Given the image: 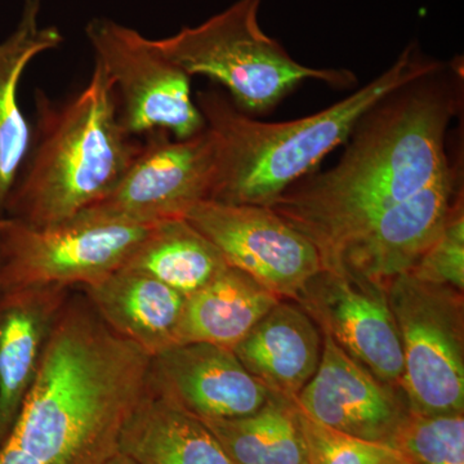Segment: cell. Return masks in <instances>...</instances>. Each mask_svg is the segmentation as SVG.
Wrapping results in <instances>:
<instances>
[{
  "label": "cell",
  "mask_w": 464,
  "mask_h": 464,
  "mask_svg": "<svg viewBox=\"0 0 464 464\" xmlns=\"http://www.w3.org/2000/svg\"><path fill=\"white\" fill-rule=\"evenodd\" d=\"M201 422L235 464H304L307 460L295 401L276 393L255 414Z\"/></svg>",
  "instance_id": "7402d4cb"
},
{
  "label": "cell",
  "mask_w": 464,
  "mask_h": 464,
  "mask_svg": "<svg viewBox=\"0 0 464 464\" xmlns=\"http://www.w3.org/2000/svg\"><path fill=\"white\" fill-rule=\"evenodd\" d=\"M293 401L328 429L391 447L411 414L404 391L378 380L326 334L316 373Z\"/></svg>",
  "instance_id": "4fadbf2b"
},
{
  "label": "cell",
  "mask_w": 464,
  "mask_h": 464,
  "mask_svg": "<svg viewBox=\"0 0 464 464\" xmlns=\"http://www.w3.org/2000/svg\"><path fill=\"white\" fill-rule=\"evenodd\" d=\"M94 61L108 74L119 119L130 136L164 130L188 139L206 128L191 93V76L145 38L110 18H93L85 27Z\"/></svg>",
  "instance_id": "ba28073f"
},
{
  "label": "cell",
  "mask_w": 464,
  "mask_h": 464,
  "mask_svg": "<svg viewBox=\"0 0 464 464\" xmlns=\"http://www.w3.org/2000/svg\"><path fill=\"white\" fill-rule=\"evenodd\" d=\"M295 411L310 464H396L404 460L398 449L389 444L344 435L311 420L297 406Z\"/></svg>",
  "instance_id": "cb8c5ba5"
},
{
  "label": "cell",
  "mask_w": 464,
  "mask_h": 464,
  "mask_svg": "<svg viewBox=\"0 0 464 464\" xmlns=\"http://www.w3.org/2000/svg\"><path fill=\"white\" fill-rule=\"evenodd\" d=\"M441 65L442 61L424 56L411 43L389 69L346 99L282 123L256 121L215 88L198 92L195 102L218 150L210 200L270 206L293 183L313 172L329 152L347 142L357 121L378 101Z\"/></svg>",
  "instance_id": "3957f363"
},
{
  "label": "cell",
  "mask_w": 464,
  "mask_h": 464,
  "mask_svg": "<svg viewBox=\"0 0 464 464\" xmlns=\"http://www.w3.org/2000/svg\"><path fill=\"white\" fill-rule=\"evenodd\" d=\"M43 3L24 0L16 29L0 42V217L32 140V127L18 102L21 76L34 58L63 43L56 26H41Z\"/></svg>",
  "instance_id": "d6986e66"
},
{
  "label": "cell",
  "mask_w": 464,
  "mask_h": 464,
  "mask_svg": "<svg viewBox=\"0 0 464 464\" xmlns=\"http://www.w3.org/2000/svg\"><path fill=\"white\" fill-rule=\"evenodd\" d=\"M103 464H136L132 459H130L127 456L121 453H116L114 457L110 458L108 462Z\"/></svg>",
  "instance_id": "484cf974"
},
{
  "label": "cell",
  "mask_w": 464,
  "mask_h": 464,
  "mask_svg": "<svg viewBox=\"0 0 464 464\" xmlns=\"http://www.w3.org/2000/svg\"><path fill=\"white\" fill-rule=\"evenodd\" d=\"M396 464H411V462H408V460H400L399 463Z\"/></svg>",
  "instance_id": "4316f807"
},
{
  "label": "cell",
  "mask_w": 464,
  "mask_h": 464,
  "mask_svg": "<svg viewBox=\"0 0 464 464\" xmlns=\"http://www.w3.org/2000/svg\"><path fill=\"white\" fill-rule=\"evenodd\" d=\"M462 108V61L442 63L378 101L334 167L293 183L268 207L315 246L324 267L382 213L447 172L449 127Z\"/></svg>",
  "instance_id": "6da1fadb"
},
{
  "label": "cell",
  "mask_w": 464,
  "mask_h": 464,
  "mask_svg": "<svg viewBox=\"0 0 464 464\" xmlns=\"http://www.w3.org/2000/svg\"><path fill=\"white\" fill-rule=\"evenodd\" d=\"M217 167L216 137L207 127L188 139L164 130L146 134L121 181L82 213L140 226L185 218L192 207L212 198Z\"/></svg>",
  "instance_id": "9c48e42d"
},
{
  "label": "cell",
  "mask_w": 464,
  "mask_h": 464,
  "mask_svg": "<svg viewBox=\"0 0 464 464\" xmlns=\"http://www.w3.org/2000/svg\"><path fill=\"white\" fill-rule=\"evenodd\" d=\"M401 346L411 413L463 414V292L399 275L386 286Z\"/></svg>",
  "instance_id": "8992f818"
},
{
  "label": "cell",
  "mask_w": 464,
  "mask_h": 464,
  "mask_svg": "<svg viewBox=\"0 0 464 464\" xmlns=\"http://www.w3.org/2000/svg\"><path fill=\"white\" fill-rule=\"evenodd\" d=\"M125 266L151 275L188 298L230 265L188 219L173 218L152 225Z\"/></svg>",
  "instance_id": "44dd1931"
},
{
  "label": "cell",
  "mask_w": 464,
  "mask_h": 464,
  "mask_svg": "<svg viewBox=\"0 0 464 464\" xmlns=\"http://www.w3.org/2000/svg\"><path fill=\"white\" fill-rule=\"evenodd\" d=\"M262 0H237L195 27L157 42L160 51L190 76L204 75L224 85L237 109L265 114L302 82L315 79L333 87H351L348 70L314 69L290 57L258 23Z\"/></svg>",
  "instance_id": "5b68a950"
},
{
  "label": "cell",
  "mask_w": 464,
  "mask_h": 464,
  "mask_svg": "<svg viewBox=\"0 0 464 464\" xmlns=\"http://www.w3.org/2000/svg\"><path fill=\"white\" fill-rule=\"evenodd\" d=\"M119 453L136 464H235L206 423L149 383L121 430Z\"/></svg>",
  "instance_id": "ac0fdd59"
},
{
  "label": "cell",
  "mask_w": 464,
  "mask_h": 464,
  "mask_svg": "<svg viewBox=\"0 0 464 464\" xmlns=\"http://www.w3.org/2000/svg\"><path fill=\"white\" fill-rule=\"evenodd\" d=\"M282 298L239 268L228 266L186 298L177 344L234 347Z\"/></svg>",
  "instance_id": "ffe728a7"
},
{
  "label": "cell",
  "mask_w": 464,
  "mask_h": 464,
  "mask_svg": "<svg viewBox=\"0 0 464 464\" xmlns=\"http://www.w3.org/2000/svg\"><path fill=\"white\" fill-rule=\"evenodd\" d=\"M462 172L451 164L431 185L390 208L351 237L323 268L387 286L409 273L447 224L463 198Z\"/></svg>",
  "instance_id": "7c38bea8"
},
{
  "label": "cell",
  "mask_w": 464,
  "mask_h": 464,
  "mask_svg": "<svg viewBox=\"0 0 464 464\" xmlns=\"http://www.w3.org/2000/svg\"><path fill=\"white\" fill-rule=\"evenodd\" d=\"M151 226L79 213L63 224L35 227L0 217V292L99 283L130 261Z\"/></svg>",
  "instance_id": "52a82bcc"
},
{
  "label": "cell",
  "mask_w": 464,
  "mask_h": 464,
  "mask_svg": "<svg viewBox=\"0 0 464 464\" xmlns=\"http://www.w3.org/2000/svg\"><path fill=\"white\" fill-rule=\"evenodd\" d=\"M35 125L5 216L45 227L102 200L132 163L141 142L121 123L114 88L94 61L83 90L65 101L35 93Z\"/></svg>",
  "instance_id": "277c9868"
},
{
  "label": "cell",
  "mask_w": 464,
  "mask_h": 464,
  "mask_svg": "<svg viewBox=\"0 0 464 464\" xmlns=\"http://www.w3.org/2000/svg\"><path fill=\"white\" fill-rule=\"evenodd\" d=\"M408 274L464 293V207L456 204L447 224Z\"/></svg>",
  "instance_id": "d4e9b609"
},
{
  "label": "cell",
  "mask_w": 464,
  "mask_h": 464,
  "mask_svg": "<svg viewBox=\"0 0 464 464\" xmlns=\"http://www.w3.org/2000/svg\"><path fill=\"white\" fill-rule=\"evenodd\" d=\"M299 306L378 380L402 390L401 346L386 286L322 268L299 293Z\"/></svg>",
  "instance_id": "8fae6325"
},
{
  "label": "cell",
  "mask_w": 464,
  "mask_h": 464,
  "mask_svg": "<svg viewBox=\"0 0 464 464\" xmlns=\"http://www.w3.org/2000/svg\"><path fill=\"white\" fill-rule=\"evenodd\" d=\"M392 447L411 464H464V415L411 413Z\"/></svg>",
  "instance_id": "603a6c76"
},
{
  "label": "cell",
  "mask_w": 464,
  "mask_h": 464,
  "mask_svg": "<svg viewBox=\"0 0 464 464\" xmlns=\"http://www.w3.org/2000/svg\"><path fill=\"white\" fill-rule=\"evenodd\" d=\"M70 293L65 288L0 292V447L16 423Z\"/></svg>",
  "instance_id": "9a60e30c"
},
{
  "label": "cell",
  "mask_w": 464,
  "mask_h": 464,
  "mask_svg": "<svg viewBox=\"0 0 464 464\" xmlns=\"http://www.w3.org/2000/svg\"><path fill=\"white\" fill-rule=\"evenodd\" d=\"M149 386L200 420L255 414L273 396L234 351L209 343L174 344L151 356Z\"/></svg>",
  "instance_id": "5bb4252c"
},
{
  "label": "cell",
  "mask_w": 464,
  "mask_h": 464,
  "mask_svg": "<svg viewBox=\"0 0 464 464\" xmlns=\"http://www.w3.org/2000/svg\"><path fill=\"white\" fill-rule=\"evenodd\" d=\"M81 289L112 331L150 356L177 344L186 297L151 275L123 266Z\"/></svg>",
  "instance_id": "e0dca14e"
},
{
  "label": "cell",
  "mask_w": 464,
  "mask_h": 464,
  "mask_svg": "<svg viewBox=\"0 0 464 464\" xmlns=\"http://www.w3.org/2000/svg\"><path fill=\"white\" fill-rule=\"evenodd\" d=\"M151 356L70 293L3 445L27 464H103L148 389Z\"/></svg>",
  "instance_id": "7a4b0ae2"
},
{
  "label": "cell",
  "mask_w": 464,
  "mask_h": 464,
  "mask_svg": "<svg viewBox=\"0 0 464 464\" xmlns=\"http://www.w3.org/2000/svg\"><path fill=\"white\" fill-rule=\"evenodd\" d=\"M185 218L215 244L228 265L282 299L295 301L323 268L315 246L270 207L204 200Z\"/></svg>",
  "instance_id": "30bf717a"
},
{
  "label": "cell",
  "mask_w": 464,
  "mask_h": 464,
  "mask_svg": "<svg viewBox=\"0 0 464 464\" xmlns=\"http://www.w3.org/2000/svg\"><path fill=\"white\" fill-rule=\"evenodd\" d=\"M304 464H310V463H308V460H306V462H304Z\"/></svg>",
  "instance_id": "83f0119b"
},
{
  "label": "cell",
  "mask_w": 464,
  "mask_h": 464,
  "mask_svg": "<svg viewBox=\"0 0 464 464\" xmlns=\"http://www.w3.org/2000/svg\"><path fill=\"white\" fill-rule=\"evenodd\" d=\"M232 351L266 389L295 400L316 373L323 334L297 302L282 299Z\"/></svg>",
  "instance_id": "2e32d148"
}]
</instances>
